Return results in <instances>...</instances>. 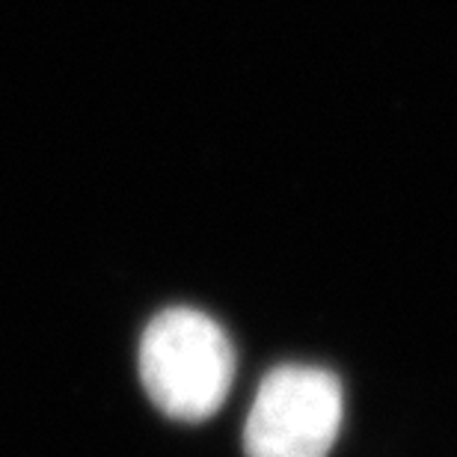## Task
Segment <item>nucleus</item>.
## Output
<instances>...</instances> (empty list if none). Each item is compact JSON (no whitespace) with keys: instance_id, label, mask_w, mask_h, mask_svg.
Returning a JSON list of instances; mask_svg holds the SVG:
<instances>
[{"instance_id":"obj_1","label":"nucleus","mask_w":457,"mask_h":457,"mask_svg":"<svg viewBox=\"0 0 457 457\" xmlns=\"http://www.w3.org/2000/svg\"><path fill=\"white\" fill-rule=\"evenodd\" d=\"M140 378L161 413L203 422L232 389V342L214 318L196 309H167L143 333Z\"/></svg>"},{"instance_id":"obj_2","label":"nucleus","mask_w":457,"mask_h":457,"mask_svg":"<svg viewBox=\"0 0 457 457\" xmlns=\"http://www.w3.org/2000/svg\"><path fill=\"white\" fill-rule=\"evenodd\" d=\"M345 395L336 374L282 365L259 386L244 428L246 457H327L339 436Z\"/></svg>"}]
</instances>
